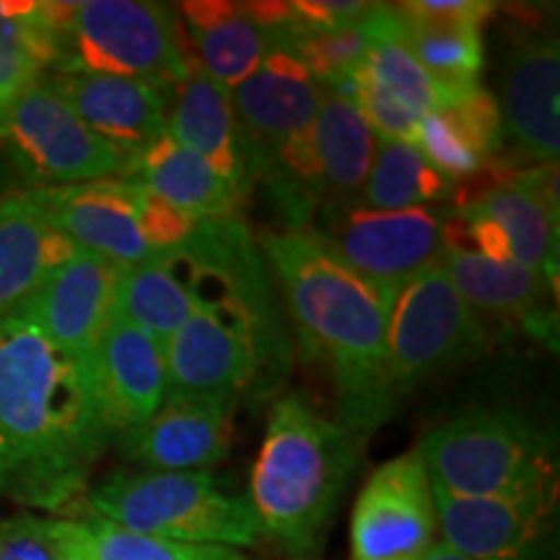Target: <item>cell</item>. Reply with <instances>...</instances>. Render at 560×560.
Returning a JSON list of instances; mask_svg holds the SVG:
<instances>
[{
	"label": "cell",
	"mask_w": 560,
	"mask_h": 560,
	"mask_svg": "<svg viewBox=\"0 0 560 560\" xmlns=\"http://www.w3.org/2000/svg\"><path fill=\"white\" fill-rule=\"evenodd\" d=\"M115 314L166 348L172 335L192 314L190 280L179 252H159L151 260L122 268L117 280Z\"/></svg>",
	"instance_id": "obj_29"
},
{
	"label": "cell",
	"mask_w": 560,
	"mask_h": 560,
	"mask_svg": "<svg viewBox=\"0 0 560 560\" xmlns=\"http://www.w3.org/2000/svg\"><path fill=\"white\" fill-rule=\"evenodd\" d=\"M0 560H86V524L39 514L0 520Z\"/></svg>",
	"instance_id": "obj_34"
},
{
	"label": "cell",
	"mask_w": 560,
	"mask_h": 560,
	"mask_svg": "<svg viewBox=\"0 0 560 560\" xmlns=\"http://www.w3.org/2000/svg\"><path fill=\"white\" fill-rule=\"evenodd\" d=\"M166 132L200 153L242 200L249 198L257 185V164L231 107V89L195 68L174 89V102L166 112Z\"/></svg>",
	"instance_id": "obj_21"
},
{
	"label": "cell",
	"mask_w": 560,
	"mask_h": 560,
	"mask_svg": "<svg viewBox=\"0 0 560 560\" xmlns=\"http://www.w3.org/2000/svg\"><path fill=\"white\" fill-rule=\"evenodd\" d=\"M234 405L215 395H166L161 408L117 444L151 472H208L231 450Z\"/></svg>",
	"instance_id": "obj_14"
},
{
	"label": "cell",
	"mask_w": 560,
	"mask_h": 560,
	"mask_svg": "<svg viewBox=\"0 0 560 560\" xmlns=\"http://www.w3.org/2000/svg\"><path fill=\"white\" fill-rule=\"evenodd\" d=\"M454 182L439 174L416 143L376 138L374 161L361 192V208L366 210H410L429 202H441L454 195Z\"/></svg>",
	"instance_id": "obj_32"
},
{
	"label": "cell",
	"mask_w": 560,
	"mask_h": 560,
	"mask_svg": "<svg viewBox=\"0 0 560 560\" xmlns=\"http://www.w3.org/2000/svg\"><path fill=\"white\" fill-rule=\"evenodd\" d=\"M100 520L161 540L255 548L265 532L249 495L229 493L210 472H112L89 490Z\"/></svg>",
	"instance_id": "obj_5"
},
{
	"label": "cell",
	"mask_w": 560,
	"mask_h": 560,
	"mask_svg": "<svg viewBox=\"0 0 560 560\" xmlns=\"http://www.w3.org/2000/svg\"><path fill=\"white\" fill-rule=\"evenodd\" d=\"M405 45L420 68L452 94L480 89L486 68L482 24L495 3L488 0H410L392 5Z\"/></svg>",
	"instance_id": "obj_18"
},
{
	"label": "cell",
	"mask_w": 560,
	"mask_h": 560,
	"mask_svg": "<svg viewBox=\"0 0 560 560\" xmlns=\"http://www.w3.org/2000/svg\"><path fill=\"white\" fill-rule=\"evenodd\" d=\"M293 19L304 26L314 30H332V26H346L353 21H361L366 13L374 9V3H359V0H299L291 3Z\"/></svg>",
	"instance_id": "obj_36"
},
{
	"label": "cell",
	"mask_w": 560,
	"mask_h": 560,
	"mask_svg": "<svg viewBox=\"0 0 560 560\" xmlns=\"http://www.w3.org/2000/svg\"><path fill=\"white\" fill-rule=\"evenodd\" d=\"M361 452L359 433L325 416L304 392L278 397L249 486L265 537L293 560L317 556Z\"/></svg>",
	"instance_id": "obj_4"
},
{
	"label": "cell",
	"mask_w": 560,
	"mask_h": 560,
	"mask_svg": "<svg viewBox=\"0 0 560 560\" xmlns=\"http://www.w3.org/2000/svg\"><path fill=\"white\" fill-rule=\"evenodd\" d=\"M192 314L166 342L170 395L268 397L289 374L291 342L257 240L240 215L200 221L179 247Z\"/></svg>",
	"instance_id": "obj_1"
},
{
	"label": "cell",
	"mask_w": 560,
	"mask_h": 560,
	"mask_svg": "<svg viewBox=\"0 0 560 560\" xmlns=\"http://www.w3.org/2000/svg\"><path fill=\"white\" fill-rule=\"evenodd\" d=\"M187 50H195L198 70L221 86L234 89L249 79L270 52L285 47L289 26H268L252 3L192 0L179 5Z\"/></svg>",
	"instance_id": "obj_22"
},
{
	"label": "cell",
	"mask_w": 560,
	"mask_h": 560,
	"mask_svg": "<svg viewBox=\"0 0 560 560\" xmlns=\"http://www.w3.org/2000/svg\"><path fill=\"white\" fill-rule=\"evenodd\" d=\"M371 24V47L363 58L355 79L371 83L384 94L395 96L397 102L408 104L420 117L433 109L446 107L462 100L465 94H452L444 86L420 68V62L412 58V52L405 45L400 21L392 5L374 3V11L369 16ZM475 91V89H472ZM470 94V91H467Z\"/></svg>",
	"instance_id": "obj_31"
},
{
	"label": "cell",
	"mask_w": 560,
	"mask_h": 560,
	"mask_svg": "<svg viewBox=\"0 0 560 560\" xmlns=\"http://www.w3.org/2000/svg\"><path fill=\"white\" fill-rule=\"evenodd\" d=\"M503 143V115L488 91L475 89L446 107L420 117L416 145L423 159L452 179H472L495 159Z\"/></svg>",
	"instance_id": "obj_26"
},
{
	"label": "cell",
	"mask_w": 560,
	"mask_h": 560,
	"mask_svg": "<svg viewBox=\"0 0 560 560\" xmlns=\"http://www.w3.org/2000/svg\"><path fill=\"white\" fill-rule=\"evenodd\" d=\"M488 346L486 319L462 301L441 262L412 278L392 299L387 350L397 397L480 359Z\"/></svg>",
	"instance_id": "obj_8"
},
{
	"label": "cell",
	"mask_w": 560,
	"mask_h": 560,
	"mask_svg": "<svg viewBox=\"0 0 560 560\" xmlns=\"http://www.w3.org/2000/svg\"><path fill=\"white\" fill-rule=\"evenodd\" d=\"M0 140L21 177L45 187L128 177L132 156L79 120L45 79L0 115Z\"/></svg>",
	"instance_id": "obj_9"
},
{
	"label": "cell",
	"mask_w": 560,
	"mask_h": 560,
	"mask_svg": "<svg viewBox=\"0 0 560 560\" xmlns=\"http://www.w3.org/2000/svg\"><path fill=\"white\" fill-rule=\"evenodd\" d=\"M58 62V3L0 0V115Z\"/></svg>",
	"instance_id": "obj_30"
},
{
	"label": "cell",
	"mask_w": 560,
	"mask_h": 560,
	"mask_svg": "<svg viewBox=\"0 0 560 560\" xmlns=\"http://www.w3.org/2000/svg\"><path fill=\"white\" fill-rule=\"evenodd\" d=\"M89 369L112 441L140 429L170 395L164 348L120 314L89 353Z\"/></svg>",
	"instance_id": "obj_17"
},
{
	"label": "cell",
	"mask_w": 560,
	"mask_h": 560,
	"mask_svg": "<svg viewBox=\"0 0 560 560\" xmlns=\"http://www.w3.org/2000/svg\"><path fill=\"white\" fill-rule=\"evenodd\" d=\"M441 542L470 560H540L556 490L454 495L433 486Z\"/></svg>",
	"instance_id": "obj_12"
},
{
	"label": "cell",
	"mask_w": 560,
	"mask_h": 560,
	"mask_svg": "<svg viewBox=\"0 0 560 560\" xmlns=\"http://www.w3.org/2000/svg\"><path fill=\"white\" fill-rule=\"evenodd\" d=\"M138 182V179H136ZM138 213H140V231H143L145 242L151 244V249L166 252L179 247L182 242H187V236L192 234L195 226L200 221L190 219L182 210L172 208L170 202H164L156 195L145 190L138 182Z\"/></svg>",
	"instance_id": "obj_35"
},
{
	"label": "cell",
	"mask_w": 560,
	"mask_h": 560,
	"mask_svg": "<svg viewBox=\"0 0 560 560\" xmlns=\"http://www.w3.org/2000/svg\"><path fill=\"white\" fill-rule=\"evenodd\" d=\"M109 441L89 361L16 312L0 319V495L66 509Z\"/></svg>",
	"instance_id": "obj_2"
},
{
	"label": "cell",
	"mask_w": 560,
	"mask_h": 560,
	"mask_svg": "<svg viewBox=\"0 0 560 560\" xmlns=\"http://www.w3.org/2000/svg\"><path fill=\"white\" fill-rule=\"evenodd\" d=\"M128 177L195 221L236 219L244 202L200 153L182 145L166 130L132 159Z\"/></svg>",
	"instance_id": "obj_27"
},
{
	"label": "cell",
	"mask_w": 560,
	"mask_h": 560,
	"mask_svg": "<svg viewBox=\"0 0 560 560\" xmlns=\"http://www.w3.org/2000/svg\"><path fill=\"white\" fill-rule=\"evenodd\" d=\"M560 52L550 32L522 34L509 55L503 79V128L524 156L537 164L560 151Z\"/></svg>",
	"instance_id": "obj_20"
},
{
	"label": "cell",
	"mask_w": 560,
	"mask_h": 560,
	"mask_svg": "<svg viewBox=\"0 0 560 560\" xmlns=\"http://www.w3.org/2000/svg\"><path fill=\"white\" fill-rule=\"evenodd\" d=\"M322 247L389 301L444 255V219L436 210L355 208L310 229Z\"/></svg>",
	"instance_id": "obj_10"
},
{
	"label": "cell",
	"mask_w": 560,
	"mask_h": 560,
	"mask_svg": "<svg viewBox=\"0 0 560 560\" xmlns=\"http://www.w3.org/2000/svg\"><path fill=\"white\" fill-rule=\"evenodd\" d=\"M457 210L493 221L511 244V260L542 272L550 283L558 278V219L532 195L503 179V170L493 179H482L478 190L457 195Z\"/></svg>",
	"instance_id": "obj_28"
},
{
	"label": "cell",
	"mask_w": 560,
	"mask_h": 560,
	"mask_svg": "<svg viewBox=\"0 0 560 560\" xmlns=\"http://www.w3.org/2000/svg\"><path fill=\"white\" fill-rule=\"evenodd\" d=\"M45 81L86 128L132 159L166 130L170 91L156 83L86 70H55Z\"/></svg>",
	"instance_id": "obj_19"
},
{
	"label": "cell",
	"mask_w": 560,
	"mask_h": 560,
	"mask_svg": "<svg viewBox=\"0 0 560 560\" xmlns=\"http://www.w3.org/2000/svg\"><path fill=\"white\" fill-rule=\"evenodd\" d=\"M431 482L454 495L556 490V439L522 410L478 408L425 433Z\"/></svg>",
	"instance_id": "obj_6"
},
{
	"label": "cell",
	"mask_w": 560,
	"mask_h": 560,
	"mask_svg": "<svg viewBox=\"0 0 560 560\" xmlns=\"http://www.w3.org/2000/svg\"><path fill=\"white\" fill-rule=\"evenodd\" d=\"M34 195L55 229L79 249L94 252L120 268L156 255L140 231L138 182L132 177L45 187Z\"/></svg>",
	"instance_id": "obj_16"
},
{
	"label": "cell",
	"mask_w": 560,
	"mask_h": 560,
	"mask_svg": "<svg viewBox=\"0 0 560 560\" xmlns=\"http://www.w3.org/2000/svg\"><path fill=\"white\" fill-rule=\"evenodd\" d=\"M423 560H470V558L459 556V552H454L450 545H444V542L439 540L429 552H425Z\"/></svg>",
	"instance_id": "obj_37"
},
{
	"label": "cell",
	"mask_w": 560,
	"mask_h": 560,
	"mask_svg": "<svg viewBox=\"0 0 560 560\" xmlns=\"http://www.w3.org/2000/svg\"><path fill=\"white\" fill-rule=\"evenodd\" d=\"M86 524V560H252L226 545L161 540L128 532L91 514Z\"/></svg>",
	"instance_id": "obj_33"
},
{
	"label": "cell",
	"mask_w": 560,
	"mask_h": 560,
	"mask_svg": "<svg viewBox=\"0 0 560 560\" xmlns=\"http://www.w3.org/2000/svg\"><path fill=\"white\" fill-rule=\"evenodd\" d=\"M75 252L47 219L34 190L0 200V319H5Z\"/></svg>",
	"instance_id": "obj_25"
},
{
	"label": "cell",
	"mask_w": 560,
	"mask_h": 560,
	"mask_svg": "<svg viewBox=\"0 0 560 560\" xmlns=\"http://www.w3.org/2000/svg\"><path fill=\"white\" fill-rule=\"evenodd\" d=\"M322 86L296 52H270L262 66L231 89V107L257 164V182L265 166L285 145L312 130L317 120Z\"/></svg>",
	"instance_id": "obj_13"
},
{
	"label": "cell",
	"mask_w": 560,
	"mask_h": 560,
	"mask_svg": "<svg viewBox=\"0 0 560 560\" xmlns=\"http://www.w3.org/2000/svg\"><path fill=\"white\" fill-rule=\"evenodd\" d=\"M319 170L322 206L312 226L361 208V192L374 161L376 132L369 128L353 100L322 89L317 120L312 128ZM310 231V229H306Z\"/></svg>",
	"instance_id": "obj_24"
},
{
	"label": "cell",
	"mask_w": 560,
	"mask_h": 560,
	"mask_svg": "<svg viewBox=\"0 0 560 560\" xmlns=\"http://www.w3.org/2000/svg\"><path fill=\"white\" fill-rule=\"evenodd\" d=\"M441 268L454 291L482 319H516L537 338H556V312H550V280L516 262H499L478 252L444 247ZM556 285V283H552Z\"/></svg>",
	"instance_id": "obj_23"
},
{
	"label": "cell",
	"mask_w": 560,
	"mask_h": 560,
	"mask_svg": "<svg viewBox=\"0 0 560 560\" xmlns=\"http://www.w3.org/2000/svg\"><path fill=\"white\" fill-rule=\"evenodd\" d=\"M60 62L55 70L128 75L174 91L192 73L177 11L149 0L58 3Z\"/></svg>",
	"instance_id": "obj_7"
},
{
	"label": "cell",
	"mask_w": 560,
	"mask_h": 560,
	"mask_svg": "<svg viewBox=\"0 0 560 560\" xmlns=\"http://www.w3.org/2000/svg\"><path fill=\"white\" fill-rule=\"evenodd\" d=\"M439 535L433 482L418 450L384 462L350 516V560H423Z\"/></svg>",
	"instance_id": "obj_11"
},
{
	"label": "cell",
	"mask_w": 560,
	"mask_h": 560,
	"mask_svg": "<svg viewBox=\"0 0 560 560\" xmlns=\"http://www.w3.org/2000/svg\"><path fill=\"white\" fill-rule=\"evenodd\" d=\"M120 270V265L75 247L16 314L30 319L58 348L89 361L104 327L115 317Z\"/></svg>",
	"instance_id": "obj_15"
},
{
	"label": "cell",
	"mask_w": 560,
	"mask_h": 560,
	"mask_svg": "<svg viewBox=\"0 0 560 560\" xmlns=\"http://www.w3.org/2000/svg\"><path fill=\"white\" fill-rule=\"evenodd\" d=\"M255 240L301 350L330 371L335 418L366 441L400 400L389 376V301L310 231L262 229Z\"/></svg>",
	"instance_id": "obj_3"
}]
</instances>
